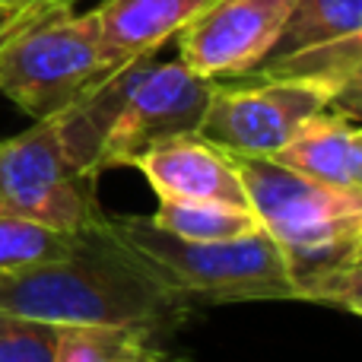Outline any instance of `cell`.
<instances>
[{
	"label": "cell",
	"mask_w": 362,
	"mask_h": 362,
	"mask_svg": "<svg viewBox=\"0 0 362 362\" xmlns=\"http://www.w3.org/2000/svg\"><path fill=\"white\" fill-rule=\"evenodd\" d=\"M0 308L61 327H137L163 337L197 305L163 286L99 219L76 232L64 257L0 276Z\"/></svg>",
	"instance_id": "cell-1"
},
{
	"label": "cell",
	"mask_w": 362,
	"mask_h": 362,
	"mask_svg": "<svg viewBox=\"0 0 362 362\" xmlns=\"http://www.w3.org/2000/svg\"><path fill=\"white\" fill-rule=\"evenodd\" d=\"M216 80L185 61L137 57L61 112L76 150L99 172L131 165L163 140L197 134Z\"/></svg>",
	"instance_id": "cell-2"
},
{
	"label": "cell",
	"mask_w": 362,
	"mask_h": 362,
	"mask_svg": "<svg viewBox=\"0 0 362 362\" xmlns=\"http://www.w3.org/2000/svg\"><path fill=\"white\" fill-rule=\"evenodd\" d=\"M105 223L163 286L194 305L299 299L280 248L264 229L226 242H191L159 229L150 216H105Z\"/></svg>",
	"instance_id": "cell-3"
},
{
	"label": "cell",
	"mask_w": 362,
	"mask_h": 362,
	"mask_svg": "<svg viewBox=\"0 0 362 362\" xmlns=\"http://www.w3.org/2000/svg\"><path fill=\"white\" fill-rule=\"evenodd\" d=\"M229 159L293 280L362 261V191L321 185L267 156L229 153Z\"/></svg>",
	"instance_id": "cell-4"
},
{
	"label": "cell",
	"mask_w": 362,
	"mask_h": 362,
	"mask_svg": "<svg viewBox=\"0 0 362 362\" xmlns=\"http://www.w3.org/2000/svg\"><path fill=\"white\" fill-rule=\"evenodd\" d=\"M124 64L105 48L95 13L51 6L0 48V93L32 121L67 112Z\"/></svg>",
	"instance_id": "cell-5"
},
{
	"label": "cell",
	"mask_w": 362,
	"mask_h": 362,
	"mask_svg": "<svg viewBox=\"0 0 362 362\" xmlns=\"http://www.w3.org/2000/svg\"><path fill=\"white\" fill-rule=\"evenodd\" d=\"M99 175L70 140L61 115L0 140V210L35 223L80 232L105 219L95 194Z\"/></svg>",
	"instance_id": "cell-6"
},
{
	"label": "cell",
	"mask_w": 362,
	"mask_h": 362,
	"mask_svg": "<svg viewBox=\"0 0 362 362\" xmlns=\"http://www.w3.org/2000/svg\"><path fill=\"white\" fill-rule=\"evenodd\" d=\"M321 112L327 93L312 80L235 76L216 80L197 134L226 153L274 156Z\"/></svg>",
	"instance_id": "cell-7"
},
{
	"label": "cell",
	"mask_w": 362,
	"mask_h": 362,
	"mask_svg": "<svg viewBox=\"0 0 362 362\" xmlns=\"http://www.w3.org/2000/svg\"><path fill=\"white\" fill-rule=\"evenodd\" d=\"M296 0H213L178 32V57L210 80H235L274 51Z\"/></svg>",
	"instance_id": "cell-8"
},
{
	"label": "cell",
	"mask_w": 362,
	"mask_h": 362,
	"mask_svg": "<svg viewBox=\"0 0 362 362\" xmlns=\"http://www.w3.org/2000/svg\"><path fill=\"white\" fill-rule=\"evenodd\" d=\"M159 200H223L248 206V194L232 165L229 153L213 146L200 134H181L134 156Z\"/></svg>",
	"instance_id": "cell-9"
},
{
	"label": "cell",
	"mask_w": 362,
	"mask_h": 362,
	"mask_svg": "<svg viewBox=\"0 0 362 362\" xmlns=\"http://www.w3.org/2000/svg\"><path fill=\"white\" fill-rule=\"evenodd\" d=\"M213 0H102L95 6L102 42L121 64L150 57Z\"/></svg>",
	"instance_id": "cell-10"
},
{
	"label": "cell",
	"mask_w": 362,
	"mask_h": 362,
	"mask_svg": "<svg viewBox=\"0 0 362 362\" xmlns=\"http://www.w3.org/2000/svg\"><path fill=\"white\" fill-rule=\"evenodd\" d=\"M245 76H293L325 86L327 112L362 124V32L353 38L299 51L289 57L264 61Z\"/></svg>",
	"instance_id": "cell-11"
},
{
	"label": "cell",
	"mask_w": 362,
	"mask_h": 362,
	"mask_svg": "<svg viewBox=\"0 0 362 362\" xmlns=\"http://www.w3.org/2000/svg\"><path fill=\"white\" fill-rule=\"evenodd\" d=\"M274 163L299 172L305 178H315L321 185L356 187V169H359V124L340 118L334 112H321L312 118L286 146L274 153Z\"/></svg>",
	"instance_id": "cell-12"
},
{
	"label": "cell",
	"mask_w": 362,
	"mask_h": 362,
	"mask_svg": "<svg viewBox=\"0 0 362 362\" xmlns=\"http://www.w3.org/2000/svg\"><path fill=\"white\" fill-rule=\"evenodd\" d=\"M362 32V0H296L274 51L264 61L312 51ZM261 61V64H264Z\"/></svg>",
	"instance_id": "cell-13"
},
{
	"label": "cell",
	"mask_w": 362,
	"mask_h": 362,
	"mask_svg": "<svg viewBox=\"0 0 362 362\" xmlns=\"http://www.w3.org/2000/svg\"><path fill=\"white\" fill-rule=\"evenodd\" d=\"M54 362H185L137 327H61Z\"/></svg>",
	"instance_id": "cell-14"
},
{
	"label": "cell",
	"mask_w": 362,
	"mask_h": 362,
	"mask_svg": "<svg viewBox=\"0 0 362 362\" xmlns=\"http://www.w3.org/2000/svg\"><path fill=\"white\" fill-rule=\"evenodd\" d=\"M150 219L159 229L191 242H226L261 229L251 206L223 200H159V210Z\"/></svg>",
	"instance_id": "cell-15"
},
{
	"label": "cell",
	"mask_w": 362,
	"mask_h": 362,
	"mask_svg": "<svg viewBox=\"0 0 362 362\" xmlns=\"http://www.w3.org/2000/svg\"><path fill=\"white\" fill-rule=\"evenodd\" d=\"M74 242L76 232H64L19 213L0 210V276L57 261L74 248Z\"/></svg>",
	"instance_id": "cell-16"
},
{
	"label": "cell",
	"mask_w": 362,
	"mask_h": 362,
	"mask_svg": "<svg viewBox=\"0 0 362 362\" xmlns=\"http://www.w3.org/2000/svg\"><path fill=\"white\" fill-rule=\"evenodd\" d=\"M61 325L0 308V362H54Z\"/></svg>",
	"instance_id": "cell-17"
},
{
	"label": "cell",
	"mask_w": 362,
	"mask_h": 362,
	"mask_svg": "<svg viewBox=\"0 0 362 362\" xmlns=\"http://www.w3.org/2000/svg\"><path fill=\"white\" fill-rule=\"evenodd\" d=\"M296 289H299V299L305 302L344 308V312H353L362 318V261L302 276V280H296Z\"/></svg>",
	"instance_id": "cell-18"
},
{
	"label": "cell",
	"mask_w": 362,
	"mask_h": 362,
	"mask_svg": "<svg viewBox=\"0 0 362 362\" xmlns=\"http://www.w3.org/2000/svg\"><path fill=\"white\" fill-rule=\"evenodd\" d=\"M67 4H74V0H32V4L0 6V48H4L25 23H32L38 13L51 10V6H67Z\"/></svg>",
	"instance_id": "cell-19"
},
{
	"label": "cell",
	"mask_w": 362,
	"mask_h": 362,
	"mask_svg": "<svg viewBox=\"0 0 362 362\" xmlns=\"http://www.w3.org/2000/svg\"><path fill=\"white\" fill-rule=\"evenodd\" d=\"M356 187L362 191V124H359V169H356Z\"/></svg>",
	"instance_id": "cell-20"
},
{
	"label": "cell",
	"mask_w": 362,
	"mask_h": 362,
	"mask_svg": "<svg viewBox=\"0 0 362 362\" xmlns=\"http://www.w3.org/2000/svg\"><path fill=\"white\" fill-rule=\"evenodd\" d=\"M16 4H32V0H0V6H16ZM76 4V0H74Z\"/></svg>",
	"instance_id": "cell-21"
}]
</instances>
